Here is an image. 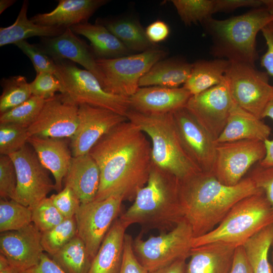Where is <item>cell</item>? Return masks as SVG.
<instances>
[{
	"mask_svg": "<svg viewBox=\"0 0 273 273\" xmlns=\"http://www.w3.org/2000/svg\"><path fill=\"white\" fill-rule=\"evenodd\" d=\"M248 176L263 192L273 208V167H262L258 162Z\"/></svg>",
	"mask_w": 273,
	"mask_h": 273,
	"instance_id": "f6af8a7d",
	"label": "cell"
},
{
	"mask_svg": "<svg viewBox=\"0 0 273 273\" xmlns=\"http://www.w3.org/2000/svg\"><path fill=\"white\" fill-rule=\"evenodd\" d=\"M11 265L6 257L1 254L0 255V270H3Z\"/></svg>",
	"mask_w": 273,
	"mask_h": 273,
	"instance_id": "6f0895ef",
	"label": "cell"
},
{
	"mask_svg": "<svg viewBox=\"0 0 273 273\" xmlns=\"http://www.w3.org/2000/svg\"><path fill=\"white\" fill-rule=\"evenodd\" d=\"M32 210L13 200L1 199L0 232L22 229L32 222Z\"/></svg>",
	"mask_w": 273,
	"mask_h": 273,
	"instance_id": "e575fe53",
	"label": "cell"
},
{
	"mask_svg": "<svg viewBox=\"0 0 273 273\" xmlns=\"http://www.w3.org/2000/svg\"><path fill=\"white\" fill-rule=\"evenodd\" d=\"M272 244H273V242H272Z\"/></svg>",
	"mask_w": 273,
	"mask_h": 273,
	"instance_id": "94428289",
	"label": "cell"
},
{
	"mask_svg": "<svg viewBox=\"0 0 273 273\" xmlns=\"http://www.w3.org/2000/svg\"><path fill=\"white\" fill-rule=\"evenodd\" d=\"M265 154L263 141L242 140L217 143L213 173L222 184L236 185Z\"/></svg>",
	"mask_w": 273,
	"mask_h": 273,
	"instance_id": "4fadbf2b",
	"label": "cell"
},
{
	"mask_svg": "<svg viewBox=\"0 0 273 273\" xmlns=\"http://www.w3.org/2000/svg\"><path fill=\"white\" fill-rule=\"evenodd\" d=\"M78 106L59 93L47 100L39 114L28 127L31 136L70 139L78 126Z\"/></svg>",
	"mask_w": 273,
	"mask_h": 273,
	"instance_id": "9a60e30c",
	"label": "cell"
},
{
	"mask_svg": "<svg viewBox=\"0 0 273 273\" xmlns=\"http://www.w3.org/2000/svg\"><path fill=\"white\" fill-rule=\"evenodd\" d=\"M89 154L100 170V183L94 200L116 194L134 200L147 184L152 167L151 146L145 133L128 120L104 135Z\"/></svg>",
	"mask_w": 273,
	"mask_h": 273,
	"instance_id": "6da1fadb",
	"label": "cell"
},
{
	"mask_svg": "<svg viewBox=\"0 0 273 273\" xmlns=\"http://www.w3.org/2000/svg\"><path fill=\"white\" fill-rule=\"evenodd\" d=\"M265 117L273 119V100L268 103L263 112L262 119Z\"/></svg>",
	"mask_w": 273,
	"mask_h": 273,
	"instance_id": "9f6ffc18",
	"label": "cell"
},
{
	"mask_svg": "<svg viewBox=\"0 0 273 273\" xmlns=\"http://www.w3.org/2000/svg\"><path fill=\"white\" fill-rule=\"evenodd\" d=\"M28 144L35 152L41 164L55 179V190L59 193L73 157L67 139L31 136Z\"/></svg>",
	"mask_w": 273,
	"mask_h": 273,
	"instance_id": "44dd1931",
	"label": "cell"
},
{
	"mask_svg": "<svg viewBox=\"0 0 273 273\" xmlns=\"http://www.w3.org/2000/svg\"><path fill=\"white\" fill-rule=\"evenodd\" d=\"M266 154L258 163L262 167H273V140L266 139L264 141Z\"/></svg>",
	"mask_w": 273,
	"mask_h": 273,
	"instance_id": "db71d44e",
	"label": "cell"
},
{
	"mask_svg": "<svg viewBox=\"0 0 273 273\" xmlns=\"http://www.w3.org/2000/svg\"><path fill=\"white\" fill-rule=\"evenodd\" d=\"M17 185L16 172L13 162L9 155L0 156L1 199H11Z\"/></svg>",
	"mask_w": 273,
	"mask_h": 273,
	"instance_id": "7bdbcfd3",
	"label": "cell"
},
{
	"mask_svg": "<svg viewBox=\"0 0 273 273\" xmlns=\"http://www.w3.org/2000/svg\"><path fill=\"white\" fill-rule=\"evenodd\" d=\"M194 238L190 225L184 219L167 233L143 240L140 235L132 242L134 254L148 272L190 257Z\"/></svg>",
	"mask_w": 273,
	"mask_h": 273,
	"instance_id": "ba28073f",
	"label": "cell"
},
{
	"mask_svg": "<svg viewBox=\"0 0 273 273\" xmlns=\"http://www.w3.org/2000/svg\"><path fill=\"white\" fill-rule=\"evenodd\" d=\"M124 196L112 195L102 200L80 204L75 214L77 235L93 259L118 215Z\"/></svg>",
	"mask_w": 273,
	"mask_h": 273,
	"instance_id": "8fae6325",
	"label": "cell"
},
{
	"mask_svg": "<svg viewBox=\"0 0 273 273\" xmlns=\"http://www.w3.org/2000/svg\"><path fill=\"white\" fill-rule=\"evenodd\" d=\"M77 129L70 139L73 157L88 154L95 145L126 117L108 109L87 104L78 106Z\"/></svg>",
	"mask_w": 273,
	"mask_h": 273,
	"instance_id": "2e32d148",
	"label": "cell"
},
{
	"mask_svg": "<svg viewBox=\"0 0 273 273\" xmlns=\"http://www.w3.org/2000/svg\"><path fill=\"white\" fill-rule=\"evenodd\" d=\"M97 23L104 26L114 34L131 52L142 53L157 48L148 38L145 30L135 19L120 17L99 19Z\"/></svg>",
	"mask_w": 273,
	"mask_h": 273,
	"instance_id": "f546056e",
	"label": "cell"
},
{
	"mask_svg": "<svg viewBox=\"0 0 273 273\" xmlns=\"http://www.w3.org/2000/svg\"><path fill=\"white\" fill-rule=\"evenodd\" d=\"M46 100L32 95L22 104L1 114L0 123H13L28 127L39 114Z\"/></svg>",
	"mask_w": 273,
	"mask_h": 273,
	"instance_id": "74e56055",
	"label": "cell"
},
{
	"mask_svg": "<svg viewBox=\"0 0 273 273\" xmlns=\"http://www.w3.org/2000/svg\"><path fill=\"white\" fill-rule=\"evenodd\" d=\"M32 222L41 232L56 226L66 218L53 204L50 197L40 201L32 209Z\"/></svg>",
	"mask_w": 273,
	"mask_h": 273,
	"instance_id": "ab89813d",
	"label": "cell"
},
{
	"mask_svg": "<svg viewBox=\"0 0 273 273\" xmlns=\"http://www.w3.org/2000/svg\"><path fill=\"white\" fill-rule=\"evenodd\" d=\"M41 232L33 222L22 229L1 233L0 251L19 272L38 264L44 251Z\"/></svg>",
	"mask_w": 273,
	"mask_h": 273,
	"instance_id": "ac0fdd59",
	"label": "cell"
},
{
	"mask_svg": "<svg viewBox=\"0 0 273 273\" xmlns=\"http://www.w3.org/2000/svg\"><path fill=\"white\" fill-rule=\"evenodd\" d=\"M230 63L229 60L218 58L195 62L183 87L194 96L221 83Z\"/></svg>",
	"mask_w": 273,
	"mask_h": 273,
	"instance_id": "4dcf8cb0",
	"label": "cell"
},
{
	"mask_svg": "<svg viewBox=\"0 0 273 273\" xmlns=\"http://www.w3.org/2000/svg\"><path fill=\"white\" fill-rule=\"evenodd\" d=\"M63 181L64 187L74 191L81 204L92 202L99 188L100 168L89 153L73 157Z\"/></svg>",
	"mask_w": 273,
	"mask_h": 273,
	"instance_id": "cb8c5ba5",
	"label": "cell"
},
{
	"mask_svg": "<svg viewBox=\"0 0 273 273\" xmlns=\"http://www.w3.org/2000/svg\"><path fill=\"white\" fill-rule=\"evenodd\" d=\"M171 2L186 25L201 24L214 14L215 0H172Z\"/></svg>",
	"mask_w": 273,
	"mask_h": 273,
	"instance_id": "8d00e7d4",
	"label": "cell"
},
{
	"mask_svg": "<svg viewBox=\"0 0 273 273\" xmlns=\"http://www.w3.org/2000/svg\"><path fill=\"white\" fill-rule=\"evenodd\" d=\"M126 117L151 139L152 160L154 166L172 174L178 180L200 171L188 157L180 144L171 113L150 114L129 109Z\"/></svg>",
	"mask_w": 273,
	"mask_h": 273,
	"instance_id": "5b68a950",
	"label": "cell"
},
{
	"mask_svg": "<svg viewBox=\"0 0 273 273\" xmlns=\"http://www.w3.org/2000/svg\"><path fill=\"white\" fill-rule=\"evenodd\" d=\"M264 7L273 15V0H262Z\"/></svg>",
	"mask_w": 273,
	"mask_h": 273,
	"instance_id": "680465c9",
	"label": "cell"
},
{
	"mask_svg": "<svg viewBox=\"0 0 273 273\" xmlns=\"http://www.w3.org/2000/svg\"><path fill=\"white\" fill-rule=\"evenodd\" d=\"M37 44L54 61L68 60L80 64L92 73L102 86L103 77L90 47L69 28L60 35L41 37Z\"/></svg>",
	"mask_w": 273,
	"mask_h": 273,
	"instance_id": "d6986e66",
	"label": "cell"
},
{
	"mask_svg": "<svg viewBox=\"0 0 273 273\" xmlns=\"http://www.w3.org/2000/svg\"><path fill=\"white\" fill-rule=\"evenodd\" d=\"M14 164L17 185L13 200L31 210L55 190L49 170L40 163L35 152L27 144L9 155Z\"/></svg>",
	"mask_w": 273,
	"mask_h": 273,
	"instance_id": "7c38bea8",
	"label": "cell"
},
{
	"mask_svg": "<svg viewBox=\"0 0 273 273\" xmlns=\"http://www.w3.org/2000/svg\"><path fill=\"white\" fill-rule=\"evenodd\" d=\"M107 0H59L52 11L38 13L30 19L37 24L63 28L87 22L89 18Z\"/></svg>",
	"mask_w": 273,
	"mask_h": 273,
	"instance_id": "7402d4cb",
	"label": "cell"
},
{
	"mask_svg": "<svg viewBox=\"0 0 273 273\" xmlns=\"http://www.w3.org/2000/svg\"><path fill=\"white\" fill-rule=\"evenodd\" d=\"M28 6V1L24 0L14 23L9 26L0 28V47L15 44L33 36H57L62 34L66 29L34 23L27 17Z\"/></svg>",
	"mask_w": 273,
	"mask_h": 273,
	"instance_id": "f1b7e54d",
	"label": "cell"
},
{
	"mask_svg": "<svg viewBox=\"0 0 273 273\" xmlns=\"http://www.w3.org/2000/svg\"><path fill=\"white\" fill-rule=\"evenodd\" d=\"M271 133V128L234 101L226 125L216 140V143L242 140L264 141Z\"/></svg>",
	"mask_w": 273,
	"mask_h": 273,
	"instance_id": "d4e9b609",
	"label": "cell"
},
{
	"mask_svg": "<svg viewBox=\"0 0 273 273\" xmlns=\"http://www.w3.org/2000/svg\"><path fill=\"white\" fill-rule=\"evenodd\" d=\"M52 259L65 273H87L92 261L77 235L53 255Z\"/></svg>",
	"mask_w": 273,
	"mask_h": 273,
	"instance_id": "d6a6232c",
	"label": "cell"
},
{
	"mask_svg": "<svg viewBox=\"0 0 273 273\" xmlns=\"http://www.w3.org/2000/svg\"><path fill=\"white\" fill-rule=\"evenodd\" d=\"M148 39L153 43H157L165 40L170 32L169 27L164 21H155L149 25L145 30Z\"/></svg>",
	"mask_w": 273,
	"mask_h": 273,
	"instance_id": "681fc988",
	"label": "cell"
},
{
	"mask_svg": "<svg viewBox=\"0 0 273 273\" xmlns=\"http://www.w3.org/2000/svg\"><path fill=\"white\" fill-rule=\"evenodd\" d=\"M178 189L175 176L153 164L147 184L119 218L128 226L136 223L163 232L174 228L184 219Z\"/></svg>",
	"mask_w": 273,
	"mask_h": 273,
	"instance_id": "3957f363",
	"label": "cell"
},
{
	"mask_svg": "<svg viewBox=\"0 0 273 273\" xmlns=\"http://www.w3.org/2000/svg\"><path fill=\"white\" fill-rule=\"evenodd\" d=\"M77 235L75 216L66 218L54 228L41 233V243L44 251L53 256Z\"/></svg>",
	"mask_w": 273,
	"mask_h": 273,
	"instance_id": "d590c367",
	"label": "cell"
},
{
	"mask_svg": "<svg viewBox=\"0 0 273 273\" xmlns=\"http://www.w3.org/2000/svg\"><path fill=\"white\" fill-rule=\"evenodd\" d=\"M28 126L13 123H0V154L10 155L28 144Z\"/></svg>",
	"mask_w": 273,
	"mask_h": 273,
	"instance_id": "f35d334b",
	"label": "cell"
},
{
	"mask_svg": "<svg viewBox=\"0 0 273 273\" xmlns=\"http://www.w3.org/2000/svg\"><path fill=\"white\" fill-rule=\"evenodd\" d=\"M262 7V0H215L214 13L230 12L243 7L256 9Z\"/></svg>",
	"mask_w": 273,
	"mask_h": 273,
	"instance_id": "c3c4849f",
	"label": "cell"
},
{
	"mask_svg": "<svg viewBox=\"0 0 273 273\" xmlns=\"http://www.w3.org/2000/svg\"><path fill=\"white\" fill-rule=\"evenodd\" d=\"M0 273H19V271L12 265L5 269L0 270Z\"/></svg>",
	"mask_w": 273,
	"mask_h": 273,
	"instance_id": "91938a15",
	"label": "cell"
},
{
	"mask_svg": "<svg viewBox=\"0 0 273 273\" xmlns=\"http://www.w3.org/2000/svg\"><path fill=\"white\" fill-rule=\"evenodd\" d=\"M55 75L62 87L61 94L79 106L87 104L110 110L126 117L130 109L129 98L105 91L90 72L68 60L54 61Z\"/></svg>",
	"mask_w": 273,
	"mask_h": 273,
	"instance_id": "52a82bcc",
	"label": "cell"
},
{
	"mask_svg": "<svg viewBox=\"0 0 273 273\" xmlns=\"http://www.w3.org/2000/svg\"><path fill=\"white\" fill-rule=\"evenodd\" d=\"M132 242L131 236L126 233L123 260L119 273H148L136 258L133 250Z\"/></svg>",
	"mask_w": 273,
	"mask_h": 273,
	"instance_id": "bcb514c9",
	"label": "cell"
},
{
	"mask_svg": "<svg viewBox=\"0 0 273 273\" xmlns=\"http://www.w3.org/2000/svg\"><path fill=\"white\" fill-rule=\"evenodd\" d=\"M0 83L3 89L0 97L1 114L22 104L32 96L30 83L24 76L3 78Z\"/></svg>",
	"mask_w": 273,
	"mask_h": 273,
	"instance_id": "836d02e7",
	"label": "cell"
},
{
	"mask_svg": "<svg viewBox=\"0 0 273 273\" xmlns=\"http://www.w3.org/2000/svg\"><path fill=\"white\" fill-rule=\"evenodd\" d=\"M273 223V208L263 192L247 196L235 204L212 231L194 238L192 247L214 242L243 246L250 238Z\"/></svg>",
	"mask_w": 273,
	"mask_h": 273,
	"instance_id": "8992f818",
	"label": "cell"
},
{
	"mask_svg": "<svg viewBox=\"0 0 273 273\" xmlns=\"http://www.w3.org/2000/svg\"><path fill=\"white\" fill-rule=\"evenodd\" d=\"M19 273H65L63 269L47 255L43 253L36 265Z\"/></svg>",
	"mask_w": 273,
	"mask_h": 273,
	"instance_id": "f907efd6",
	"label": "cell"
},
{
	"mask_svg": "<svg viewBox=\"0 0 273 273\" xmlns=\"http://www.w3.org/2000/svg\"><path fill=\"white\" fill-rule=\"evenodd\" d=\"M236 248L221 242L192 248L186 273H229Z\"/></svg>",
	"mask_w": 273,
	"mask_h": 273,
	"instance_id": "603a6c76",
	"label": "cell"
},
{
	"mask_svg": "<svg viewBox=\"0 0 273 273\" xmlns=\"http://www.w3.org/2000/svg\"><path fill=\"white\" fill-rule=\"evenodd\" d=\"M32 95L45 100L54 97L56 93H61L62 87L56 75L49 72L36 73L35 79L30 83Z\"/></svg>",
	"mask_w": 273,
	"mask_h": 273,
	"instance_id": "b9f144b4",
	"label": "cell"
},
{
	"mask_svg": "<svg viewBox=\"0 0 273 273\" xmlns=\"http://www.w3.org/2000/svg\"><path fill=\"white\" fill-rule=\"evenodd\" d=\"M273 242V223L264 228L243 245L253 273H271L268 253Z\"/></svg>",
	"mask_w": 273,
	"mask_h": 273,
	"instance_id": "1f68e13d",
	"label": "cell"
},
{
	"mask_svg": "<svg viewBox=\"0 0 273 273\" xmlns=\"http://www.w3.org/2000/svg\"><path fill=\"white\" fill-rule=\"evenodd\" d=\"M272 21L273 15L262 7L224 20L212 17L201 24L211 37L210 53L215 58L255 66L257 34Z\"/></svg>",
	"mask_w": 273,
	"mask_h": 273,
	"instance_id": "277c9868",
	"label": "cell"
},
{
	"mask_svg": "<svg viewBox=\"0 0 273 273\" xmlns=\"http://www.w3.org/2000/svg\"><path fill=\"white\" fill-rule=\"evenodd\" d=\"M16 1L15 0H1L0 1V14H2L6 9L12 6Z\"/></svg>",
	"mask_w": 273,
	"mask_h": 273,
	"instance_id": "11a10c76",
	"label": "cell"
},
{
	"mask_svg": "<svg viewBox=\"0 0 273 273\" xmlns=\"http://www.w3.org/2000/svg\"><path fill=\"white\" fill-rule=\"evenodd\" d=\"M127 224L115 220L92 261L87 273H119Z\"/></svg>",
	"mask_w": 273,
	"mask_h": 273,
	"instance_id": "484cf974",
	"label": "cell"
},
{
	"mask_svg": "<svg viewBox=\"0 0 273 273\" xmlns=\"http://www.w3.org/2000/svg\"><path fill=\"white\" fill-rule=\"evenodd\" d=\"M191 96L183 86L141 87L129 97V109L145 114L169 113L185 106Z\"/></svg>",
	"mask_w": 273,
	"mask_h": 273,
	"instance_id": "ffe728a7",
	"label": "cell"
},
{
	"mask_svg": "<svg viewBox=\"0 0 273 273\" xmlns=\"http://www.w3.org/2000/svg\"><path fill=\"white\" fill-rule=\"evenodd\" d=\"M186 259L178 260L167 266L148 273H186Z\"/></svg>",
	"mask_w": 273,
	"mask_h": 273,
	"instance_id": "f5cc1de1",
	"label": "cell"
},
{
	"mask_svg": "<svg viewBox=\"0 0 273 273\" xmlns=\"http://www.w3.org/2000/svg\"><path fill=\"white\" fill-rule=\"evenodd\" d=\"M261 31L265 39L267 49L260 59V64L268 75L273 77V21Z\"/></svg>",
	"mask_w": 273,
	"mask_h": 273,
	"instance_id": "7dc6e473",
	"label": "cell"
},
{
	"mask_svg": "<svg viewBox=\"0 0 273 273\" xmlns=\"http://www.w3.org/2000/svg\"><path fill=\"white\" fill-rule=\"evenodd\" d=\"M178 183L183 218L191 226L194 238L212 231L241 199L263 192L249 176L230 186L212 173L199 171Z\"/></svg>",
	"mask_w": 273,
	"mask_h": 273,
	"instance_id": "7a4b0ae2",
	"label": "cell"
},
{
	"mask_svg": "<svg viewBox=\"0 0 273 273\" xmlns=\"http://www.w3.org/2000/svg\"><path fill=\"white\" fill-rule=\"evenodd\" d=\"M193 64L178 59L161 60L140 79L139 87L152 86L177 88L186 82Z\"/></svg>",
	"mask_w": 273,
	"mask_h": 273,
	"instance_id": "83f0119b",
	"label": "cell"
},
{
	"mask_svg": "<svg viewBox=\"0 0 273 273\" xmlns=\"http://www.w3.org/2000/svg\"><path fill=\"white\" fill-rule=\"evenodd\" d=\"M166 55L164 50L157 47L119 58L97 59L103 79V88L110 94L130 97L139 88L143 76Z\"/></svg>",
	"mask_w": 273,
	"mask_h": 273,
	"instance_id": "9c48e42d",
	"label": "cell"
},
{
	"mask_svg": "<svg viewBox=\"0 0 273 273\" xmlns=\"http://www.w3.org/2000/svg\"><path fill=\"white\" fill-rule=\"evenodd\" d=\"M69 28L76 35H81L90 41V48L96 59H108L129 55L130 52L104 26L85 22Z\"/></svg>",
	"mask_w": 273,
	"mask_h": 273,
	"instance_id": "4316f807",
	"label": "cell"
},
{
	"mask_svg": "<svg viewBox=\"0 0 273 273\" xmlns=\"http://www.w3.org/2000/svg\"><path fill=\"white\" fill-rule=\"evenodd\" d=\"M15 45L30 59L36 73L49 72L55 74V62L43 53L37 44H31L24 40Z\"/></svg>",
	"mask_w": 273,
	"mask_h": 273,
	"instance_id": "60d3db41",
	"label": "cell"
},
{
	"mask_svg": "<svg viewBox=\"0 0 273 273\" xmlns=\"http://www.w3.org/2000/svg\"><path fill=\"white\" fill-rule=\"evenodd\" d=\"M173 123L186 154L201 172L212 173L216 140L185 106L171 112Z\"/></svg>",
	"mask_w": 273,
	"mask_h": 273,
	"instance_id": "5bb4252c",
	"label": "cell"
},
{
	"mask_svg": "<svg viewBox=\"0 0 273 273\" xmlns=\"http://www.w3.org/2000/svg\"><path fill=\"white\" fill-rule=\"evenodd\" d=\"M225 79L231 97L239 107L262 119L263 112L273 100V86L266 71L250 64L230 62Z\"/></svg>",
	"mask_w": 273,
	"mask_h": 273,
	"instance_id": "30bf717a",
	"label": "cell"
},
{
	"mask_svg": "<svg viewBox=\"0 0 273 273\" xmlns=\"http://www.w3.org/2000/svg\"><path fill=\"white\" fill-rule=\"evenodd\" d=\"M233 103L224 78L221 83L192 96L185 107L216 140L226 125Z\"/></svg>",
	"mask_w": 273,
	"mask_h": 273,
	"instance_id": "e0dca14e",
	"label": "cell"
},
{
	"mask_svg": "<svg viewBox=\"0 0 273 273\" xmlns=\"http://www.w3.org/2000/svg\"><path fill=\"white\" fill-rule=\"evenodd\" d=\"M50 197L65 218L75 216L81 204L74 191L67 186H65L60 192L57 194L52 195Z\"/></svg>",
	"mask_w": 273,
	"mask_h": 273,
	"instance_id": "ee69618b",
	"label": "cell"
},
{
	"mask_svg": "<svg viewBox=\"0 0 273 273\" xmlns=\"http://www.w3.org/2000/svg\"><path fill=\"white\" fill-rule=\"evenodd\" d=\"M229 273H253L243 246L236 248L233 264Z\"/></svg>",
	"mask_w": 273,
	"mask_h": 273,
	"instance_id": "816d5d0a",
	"label": "cell"
}]
</instances>
